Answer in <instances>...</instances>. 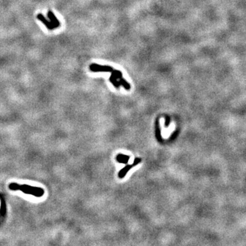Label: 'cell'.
<instances>
[{"label":"cell","mask_w":246,"mask_h":246,"mask_svg":"<svg viewBox=\"0 0 246 246\" xmlns=\"http://www.w3.org/2000/svg\"><path fill=\"white\" fill-rule=\"evenodd\" d=\"M10 190L13 191L20 190L25 194L32 195L37 198H41L45 194V190L38 187H33L29 184H19L16 183H12L8 186Z\"/></svg>","instance_id":"6da1fadb"},{"label":"cell","mask_w":246,"mask_h":246,"mask_svg":"<svg viewBox=\"0 0 246 246\" xmlns=\"http://www.w3.org/2000/svg\"><path fill=\"white\" fill-rule=\"evenodd\" d=\"M141 161H142L141 158L136 157L135 159H134L133 164H126V166H125L124 168H123L122 170L118 172V178H119V179H123V178L125 177V175L127 174V172H128L131 168L137 166V165L139 164Z\"/></svg>","instance_id":"7a4b0ae2"},{"label":"cell","mask_w":246,"mask_h":246,"mask_svg":"<svg viewBox=\"0 0 246 246\" xmlns=\"http://www.w3.org/2000/svg\"><path fill=\"white\" fill-rule=\"evenodd\" d=\"M90 69L92 72H111L113 68L109 66H103L97 64H91L90 65Z\"/></svg>","instance_id":"3957f363"},{"label":"cell","mask_w":246,"mask_h":246,"mask_svg":"<svg viewBox=\"0 0 246 246\" xmlns=\"http://www.w3.org/2000/svg\"><path fill=\"white\" fill-rule=\"evenodd\" d=\"M47 16H48V18L49 19L50 21H51V23L53 24V25L54 26L55 28H58L59 26L60 25V22H59V21L58 20V19L56 18V17L55 16L54 12H53L51 10L48 11Z\"/></svg>","instance_id":"277c9868"},{"label":"cell","mask_w":246,"mask_h":246,"mask_svg":"<svg viewBox=\"0 0 246 246\" xmlns=\"http://www.w3.org/2000/svg\"><path fill=\"white\" fill-rule=\"evenodd\" d=\"M37 18H38L39 19V20L43 22V23L46 25V27H47L49 30H54V29H55L54 26L53 25V24L51 23V22L49 21H48L47 19H46L45 17H44L43 15L42 14H38V15H37Z\"/></svg>","instance_id":"5b68a950"},{"label":"cell","mask_w":246,"mask_h":246,"mask_svg":"<svg viewBox=\"0 0 246 246\" xmlns=\"http://www.w3.org/2000/svg\"><path fill=\"white\" fill-rule=\"evenodd\" d=\"M129 159H130V157L129 155H122V154H118V155L116 156V161H117L118 163L120 164H127L129 161Z\"/></svg>","instance_id":"8992f818"},{"label":"cell","mask_w":246,"mask_h":246,"mask_svg":"<svg viewBox=\"0 0 246 246\" xmlns=\"http://www.w3.org/2000/svg\"><path fill=\"white\" fill-rule=\"evenodd\" d=\"M155 131H156L155 135H156V137H157V140L159 142H161L162 138H161V129H160V125H159V118H157L155 122Z\"/></svg>","instance_id":"52a82bcc"},{"label":"cell","mask_w":246,"mask_h":246,"mask_svg":"<svg viewBox=\"0 0 246 246\" xmlns=\"http://www.w3.org/2000/svg\"><path fill=\"white\" fill-rule=\"evenodd\" d=\"M118 80H119L118 82H119L120 85H122V86L124 88V89H126L127 90H130V88H131L130 84H129V83L127 82L124 78L121 77L120 79H119Z\"/></svg>","instance_id":"ba28073f"},{"label":"cell","mask_w":246,"mask_h":246,"mask_svg":"<svg viewBox=\"0 0 246 246\" xmlns=\"http://www.w3.org/2000/svg\"><path fill=\"white\" fill-rule=\"evenodd\" d=\"M111 75L114 77H115L116 80H119L121 77H122V73L120 71H118V70H114L111 72Z\"/></svg>","instance_id":"9c48e42d"},{"label":"cell","mask_w":246,"mask_h":246,"mask_svg":"<svg viewBox=\"0 0 246 246\" xmlns=\"http://www.w3.org/2000/svg\"><path fill=\"white\" fill-rule=\"evenodd\" d=\"M109 81H110V82L114 85V87L116 88H119L120 86L119 82H118V80H116L115 77H114L112 75H111L110 77H109Z\"/></svg>","instance_id":"30bf717a"},{"label":"cell","mask_w":246,"mask_h":246,"mask_svg":"<svg viewBox=\"0 0 246 246\" xmlns=\"http://www.w3.org/2000/svg\"><path fill=\"white\" fill-rule=\"evenodd\" d=\"M170 123V118L168 116H166V122H165V125H166V127H168V125Z\"/></svg>","instance_id":"8fae6325"}]
</instances>
